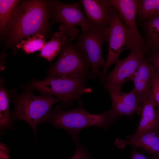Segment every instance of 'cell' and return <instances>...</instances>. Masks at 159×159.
Segmentation results:
<instances>
[{"label":"cell","instance_id":"6da1fadb","mask_svg":"<svg viewBox=\"0 0 159 159\" xmlns=\"http://www.w3.org/2000/svg\"><path fill=\"white\" fill-rule=\"evenodd\" d=\"M49 12V3L45 0H26L17 6L6 30L7 46L37 33L44 34L48 29Z\"/></svg>","mask_w":159,"mask_h":159},{"label":"cell","instance_id":"7a4b0ae2","mask_svg":"<svg viewBox=\"0 0 159 159\" xmlns=\"http://www.w3.org/2000/svg\"><path fill=\"white\" fill-rule=\"evenodd\" d=\"M116 120L109 110L99 114L93 115L79 107L70 110L49 112L42 122H48L56 127L66 130L75 142L79 140V132L83 128L92 126L105 128Z\"/></svg>","mask_w":159,"mask_h":159},{"label":"cell","instance_id":"3957f363","mask_svg":"<svg viewBox=\"0 0 159 159\" xmlns=\"http://www.w3.org/2000/svg\"><path fill=\"white\" fill-rule=\"evenodd\" d=\"M68 38L57 61L49 70L51 77L69 78L86 77L90 64L85 52Z\"/></svg>","mask_w":159,"mask_h":159},{"label":"cell","instance_id":"277c9868","mask_svg":"<svg viewBox=\"0 0 159 159\" xmlns=\"http://www.w3.org/2000/svg\"><path fill=\"white\" fill-rule=\"evenodd\" d=\"M80 2L67 3L57 0L49 2L52 23H60V32H62L71 41L79 34L76 26H80L82 31L92 26L81 10Z\"/></svg>","mask_w":159,"mask_h":159},{"label":"cell","instance_id":"5b68a950","mask_svg":"<svg viewBox=\"0 0 159 159\" xmlns=\"http://www.w3.org/2000/svg\"><path fill=\"white\" fill-rule=\"evenodd\" d=\"M60 101L50 95L39 97L26 93L18 99L16 105L15 118L28 124L34 134H37L38 124L49 113L52 106Z\"/></svg>","mask_w":159,"mask_h":159},{"label":"cell","instance_id":"8992f818","mask_svg":"<svg viewBox=\"0 0 159 159\" xmlns=\"http://www.w3.org/2000/svg\"><path fill=\"white\" fill-rule=\"evenodd\" d=\"M84 79L51 77L43 81H34L32 85L42 93L54 95L63 103L69 104L74 100H78L82 94L91 91L85 87Z\"/></svg>","mask_w":159,"mask_h":159},{"label":"cell","instance_id":"52a82bcc","mask_svg":"<svg viewBox=\"0 0 159 159\" xmlns=\"http://www.w3.org/2000/svg\"><path fill=\"white\" fill-rule=\"evenodd\" d=\"M109 29V26L102 29L92 26L82 31L76 37L77 42L76 43L86 54L94 74H98L100 68L105 65V60L102 55V47L108 35Z\"/></svg>","mask_w":159,"mask_h":159},{"label":"cell","instance_id":"ba28073f","mask_svg":"<svg viewBox=\"0 0 159 159\" xmlns=\"http://www.w3.org/2000/svg\"><path fill=\"white\" fill-rule=\"evenodd\" d=\"M109 26V33L105 40L108 47L107 57L99 76L103 81L110 67L116 63L121 52L125 49L124 47L127 46L130 49L131 45L127 30L115 8Z\"/></svg>","mask_w":159,"mask_h":159},{"label":"cell","instance_id":"9c48e42d","mask_svg":"<svg viewBox=\"0 0 159 159\" xmlns=\"http://www.w3.org/2000/svg\"><path fill=\"white\" fill-rule=\"evenodd\" d=\"M141 49L130 50L129 54L122 59H118L113 70L105 77L104 87L107 91L111 89L121 90L124 83L130 80L145 57Z\"/></svg>","mask_w":159,"mask_h":159},{"label":"cell","instance_id":"30bf717a","mask_svg":"<svg viewBox=\"0 0 159 159\" xmlns=\"http://www.w3.org/2000/svg\"><path fill=\"white\" fill-rule=\"evenodd\" d=\"M125 23L129 36L130 49H141L145 52V41L139 32L136 24L138 0H111Z\"/></svg>","mask_w":159,"mask_h":159},{"label":"cell","instance_id":"8fae6325","mask_svg":"<svg viewBox=\"0 0 159 159\" xmlns=\"http://www.w3.org/2000/svg\"><path fill=\"white\" fill-rule=\"evenodd\" d=\"M84 14L89 24L98 29L110 25L115 8L111 0H81Z\"/></svg>","mask_w":159,"mask_h":159},{"label":"cell","instance_id":"7c38bea8","mask_svg":"<svg viewBox=\"0 0 159 159\" xmlns=\"http://www.w3.org/2000/svg\"><path fill=\"white\" fill-rule=\"evenodd\" d=\"M112 102L110 114L117 119L121 116L131 117L137 113L141 114L143 104L138 100L133 89L130 92L125 93L121 90L111 89L107 90Z\"/></svg>","mask_w":159,"mask_h":159},{"label":"cell","instance_id":"4fadbf2b","mask_svg":"<svg viewBox=\"0 0 159 159\" xmlns=\"http://www.w3.org/2000/svg\"><path fill=\"white\" fill-rule=\"evenodd\" d=\"M155 73L153 65L145 57L130 79L134 83L136 98L142 104L151 92Z\"/></svg>","mask_w":159,"mask_h":159},{"label":"cell","instance_id":"5bb4252c","mask_svg":"<svg viewBox=\"0 0 159 159\" xmlns=\"http://www.w3.org/2000/svg\"><path fill=\"white\" fill-rule=\"evenodd\" d=\"M156 106L151 92L143 103L141 118L136 131L133 134L128 135L127 137L129 140H135L149 131L159 128V124L155 110Z\"/></svg>","mask_w":159,"mask_h":159},{"label":"cell","instance_id":"9a60e30c","mask_svg":"<svg viewBox=\"0 0 159 159\" xmlns=\"http://www.w3.org/2000/svg\"><path fill=\"white\" fill-rule=\"evenodd\" d=\"M115 143L120 149L131 145L148 153L153 159H159V128L149 131L133 140L117 138Z\"/></svg>","mask_w":159,"mask_h":159},{"label":"cell","instance_id":"2e32d148","mask_svg":"<svg viewBox=\"0 0 159 159\" xmlns=\"http://www.w3.org/2000/svg\"><path fill=\"white\" fill-rule=\"evenodd\" d=\"M140 23L145 34V53L159 51V16Z\"/></svg>","mask_w":159,"mask_h":159},{"label":"cell","instance_id":"e0dca14e","mask_svg":"<svg viewBox=\"0 0 159 159\" xmlns=\"http://www.w3.org/2000/svg\"><path fill=\"white\" fill-rule=\"evenodd\" d=\"M67 39L62 32L55 33L40 50V56L51 62L59 53Z\"/></svg>","mask_w":159,"mask_h":159},{"label":"cell","instance_id":"ac0fdd59","mask_svg":"<svg viewBox=\"0 0 159 159\" xmlns=\"http://www.w3.org/2000/svg\"><path fill=\"white\" fill-rule=\"evenodd\" d=\"M137 20L140 22L159 16V0H139Z\"/></svg>","mask_w":159,"mask_h":159},{"label":"cell","instance_id":"d6986e66","mask_svg":"<svg viewBox=\"0 0 159 159\" xmlns=\"http://www.w3.org/2000/svg\"><path fill=\"white\" fill-rule=\"evenodd\" d=\"M20 2L16 0H0V29L5 32L11 19L12 13Z\"/></svg>","mask_w":159,"mask_h":159},{"label":"cell","instance_id":"ffe728a7","mask_svg":"<svg viewBox=\"0 0 159 159\" xmlns=\"http://www.w3.org/2000/svg\"><path fill=\"white\" fill-rule=\"evenodd\" d=\"M46 43L44 34L37 33L22 40L16 46L17 48H22L26 53L29 54L41 50Z\"/></svg>","mask_w":159,"mask_h":159},{"label":"cell","instance_id":"44dd1931","mask_svg":"<svg viewBox=\"0 0 159 159\" xmlns=\"http://www.w3.org/2000/svg\"><path fill=\"white\" fill-rule=\"evenodd\" d=\"M9 100L5 90L0 91V125L1 129L9 128L10 123Z\"/></svg>","mask_w":159,"mask_h":159},{"label":"cell","instance_id":"7402d4cb","mask_svg":"<svg viewBox=\"0 0 159 159\" xmlns=\"http://www.w3.org/2000/svg\"><path fill=\"white\" fill-rule=\"evenodd\" d=\"M147 59L153 65L156 75L159 80V51L149 54Z\"/></svg>","mask_w":159,"mask_h":159},{"label":"cell","instance_id":"603a6c76","mask_svg":"<svg viewBox=\"0 0 159 159\" xmlns=\"http://www.w3.org/2000/svg\"><path fill=\"white\" fill-rule=\"evenodd\" d=\"M151 92L156 106L159 107V80L156 75L155 72L153 78Z\"/></svg>","mask_w":159,"mask_h":159},{"label":"cell","instance_id":"cb8c5ba5","mask_svg":"<svg viewBox=\"0 0 159 159\" xmlns=\"http://www.w3.org/2000/svg\"><path fill=\"white\" fill-rule=\"evenodd\" d=\"M70 159H90L80 145H78L76 151Z\"/></svg>","mask_w":159,"mask_h":159},{"label":"cell","instance_id":"d4e9b609","mask_svg":"<svg viewBox=\"0 0 159 159\" xmlns=\"http://www.w3.org/2000/svg\"><path fill=\"white\" fill-rule=\"evenodd\" d=\"M131 159H150L146 157L142 153L138 152L133 148H132Z\"/></svg>","mask_w":159,"mask_h":159},{"label":"cell","instance_id":"484cf974","mask_svg":"<svg viewBox=\"0 0 159 159\" xmlns=\"http://www.w3.org/2000/svg\"><path fill=\"white\" fill-rule=\"evenodd\" d=\"M156 113L157 120L159 124V107H157Z\"/></svg>","mask_w":159,"mask_h":159}]
</instances>
